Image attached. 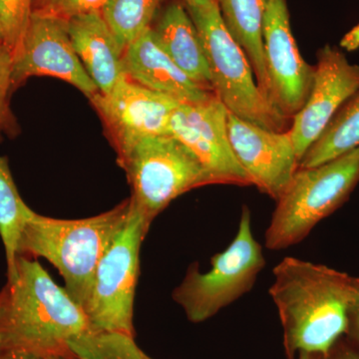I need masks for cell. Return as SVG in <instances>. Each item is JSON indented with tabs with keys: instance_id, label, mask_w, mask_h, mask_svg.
Masks as SVG:
<instances>
[{
	"instance_id": "24",
	"label": "cell",
	"mask_w": 359,
	"mask_h": 359,
	"mask_svg": "<svg viewBox=\"0 0 359 359\" xmlns=\"http://www.w3.org/2000/svg\"><path fill=\"white\" fill-rule=\"evenodd\" d=\"M13 53L0 40V136L15 133V118L9 107V96L13 91Z\"/></svg>"
},
{
	"instance_id": "27",
	"label": "cell",
	"mask_w": 359,
	"mask_h": 359,
	"mask_svg": "<svg viewBox=\"0 0 359 359\" xmlns=\"http://www.w3.org/2000/svg\"><path fill=\"white\" fill-rule=\"evenodd\" d=\"M325 359H359V351L348 339L342 337Z\"/></svg>"
},
{
	"instance_id": "18",
	"label": "cell",
	"mask_w": 359,
	"mask_h": 359,
	"mask_svg": "<svg viewBox=\"0 0 359 359\" xmlns=\"http://www.w3.org/2000/svg\"><path fill=\"white\" fill-rule=\"evenodd\" d=\"M269 1L216 0L224 26L245 51L254 70L257 83L268 101V78L264 65L263 29Z\"/></svg>"
},
{
	"instance_id": "9",
	"label": "cell",
	"mask_w": 359,
	"mask_h": 359,
	"mask_svg": "<svg viewBox=\"0 0 359 359\" xmlns=\"http://www.w3.org/2000/svg\"><path fill=\"white\" fill-rule=\"evenodd\" d=\"M228 114L215 94L203 102L180 103L170 121V135L197 157L212 184L252 186L231 148Z\"/></svg>"
},
{
	"instance_id": "15",
	"label": "cell",
	"mask_w": 359,
	"mask_h": 359,
	"mask_svg": "<svg viewBox=\"0 0 359 359\" xmlns=\"http://www.w3.org/2000/svg\"><path fill=\"white\" fill-rule=\"evenodd\" d=\"M123 65L131 81L181 103L203 102L214 94L180 69L163 50L152 27L127 47L123 53Z\"/></svg>"
},
{
	"instance_id": "8",
	"label": "cell",
	"mask_w": 359,
	"mask_h": 359,
	"mask_svg": "<svg viewBox=\"0 0 359 359\" xmlns=\"http://www.w3.org/2000/svg\"><path fill=\"white\" fill-rule=\"evenodd\" d=\"M131 201L128 217L104 252L83 309L95 332L135 337L134 301L140 248L150 224Z\"/></svg>"
},
{
	"instance_id": "20",
	"label": "cell",
	"mask_w": 359,
	"mask_h": 359,
	"mask_svg": "<svg viewBox=\"0 0 359 359\" xmlns=\"http://www.w3.org/2000/svg\"><path fill=\"white\" fill-rule=\"evenodd\" d=\"M32 212L18 193L7 160L0 157V236L6 249L7 280L15 276L21 231Z\"/></svg>"
},
{
	"instance_id": "33",
	"label": "cell",
	"mask_w": 359,
	"mask_h": 359,
	"mask_svg": "<svg viewBox=\"0 0 359 359\" xmlns=\"http://www.w3.org/2000/svg\"><path fill=\"white\" fill-rule=\"evenodd\" d=\"M51 359H65V358H52Z\"/></svg>"
},
{
	"instance_id": "31",
	"label": "cell",
	"mask_w": 359,
	"mask_h": 359,
	"mask_svg": "<svg viewBox=\"0 0 359 359\" xmlns=\"http://www.w3.org/2000/svg\"><path fill=\"white\" fill-rule=\"evenodd\" d=\"M184 1H185L186 6H204L212 0H184Z\"/></svg>"
},
{
	"instance_id": "4",
	"label": "cell",
	"mask_w": 359,
	"mask_h": 359,
	"mask_svg": "<svg viewBox=\"0 0 359 359\" xmlns=\"http://www.w3.org/2000/svg\"><path fill=\"white\" fill-rule=\"evenodd\" d=\"M359 183V148L311 168H299L264 235L266 249L299 244L314 226L341 207Z\"/></svg>"
},
{
	"instance_id": "29",
	"label": "cell",
	"mask_w": 359,
	"mask_h": 359,
	"mask_svg": "<svg viewBox=\"0 0 359 359\" xmlns=\"http://www.w3.org/2000/svg\"><path fill=\"white\" fill-rule=\"evenodd\" d=\"M22 351H1L0 359H51Z\"/></svg>"
},
{
	"instance_id": "32",
	"label": "cell",
	"mask_w": 359,
	"mask_h": 359,
	"mask_svg": "<svg viewBox=\"0 0 359 359\" xmlns=\"http://www.w3.org/2000/svg\"><path fill=\"white\" fill-rule=\"evenodd\" d=\"M0 301H1V294H0ZM0 353H1V337H0Z\"/></svg>"
},
{
	"instance_id": "7",
	"label": "cell",
	"mask_w": 359,
	"mask_h": 359,
	"mask_svg": "<svg viewBox=\"0 0 359 359\" xmlns=\"http://www.w3.org/2000/svg\"><path fill=\"white\" fill-rule=\"evenodd\" d=\"M117 152L131 200L150 226L172 201L212 184L197 157L171 135L140 139Z\"/></svg>"
},
{
	"instance_id": "5",
	"label": "cell",
	"mask_w": 359,
	"mask_h": 359,
	"mask_svg": "<svg viewBox=\"0 0 359 359\" xmlns=\"http://www.w3.org/2000/svg\"><path fill=\"white\" fill-rule=\"evenodd\" d=\"M186 8L204 46L215 95L229 112L241 119L283 132L287 119L259 89L245 51L224 25L216 0Z\"/></svg>"
},
{
	"instance_id": "10",
	"label": "cell",
	"mask_w": 359,
	"mask_h": 359,
	"mask_svg": "<svg viewBox=\"0 0 359 359\" xmlns=\"http://www.w3.org/2000/svg\"><path fill=\"white\" fill-rule=\"evenodd\" d=\"M263 43L269 103L285 119L294 117L311 93L314 66L302 59L295 43L287 0H269Z\"/></svg>"
},
{
	"instance_id": "2",
	"label": "cell",
	"mask_w": 359,
	"mask_h": 359,
	"mask_svg": "<svg viewBox=\"0 0 359 359\" xmlns=\"http://www.w3.org/2000/svg\"><path fill=\"white\" fill-rule=\"evenodd\" d=\"M0 294L1 351L76 359L69 342L93 332L83 308L28 257L18 256L15 276Z\"/></svg>"
},
{
	"instance_id": "25",
	"label": "cell",
	"mask_w": 359,
	"mask_h": 359,
	"mask_svg": "<svg viewBox=\"0 0 359 359\" xmlns=\"http://www.w3.org/2000/svg\"><path fill=\"white\" fill-rule=\"evenodd\" d=\"M105 0H35L33 13L69 20L80 14L100 11Z\"/></svg>"
},
{
	"instance_id": "26",
	"label": "cell",
	"mask_w": 359,
	"mask_h": 359,
	"mask_svg": "<svg viewBox=\"0 0 359 359\" xmlns=\"http://www.w3.org/2000/svg\"><path fill=\"white\" fill-rule=\"evenodd\" d=\"M346 337L359 351V278H353V295L348 309V327Z\"/></svg>"
},
{
	"instance_id": "6",
	"label": "cell",
	"mask_w": 359,
	"mask_h": 359,
	"mask_svg": "<svg viewBox=\"0 0 359 359\" xmlns=\"http://www.w3.org/2000/svg\"><path fill=\"white\" fill-rule=\"evenodd\" d=\"M264 266L263 247L252 233L250 209L244 207L233 242L212 257L207 273L191 266L174 290V301L191 323H203L249 292Z\"/></svg>"
},
{
	"instance_id": "13",
	"label": "cell",
	"mask_w": 359,
	"mask_h": 359,
	"mask_svg": "<svg viewBox=\"0 0 359 359\" xmlns=\"http://www.w3.org/2000/svg\"><path fill=\"white\" fill-rule=\"evenodd\" d=\"M231 148L241 166L262 193L278 201L299 168L290 131H273L228 114Z\"/></svg>"
},
{
	"instance_id": "17",
	"label": "cell",
	"mask_w": 359,
	"mask_h": 359,
	"mask_svg": "<svg viewBox=\"0 0 359 359\" xmlns=\"http://www.w3.org/2000/svg\"><path fill=\"white\" fill-rule=\"evenodd\" d=\"M152 28L163 50L180 69L196 84L214 93L204 46L186 6L170 4Z\"/></svg>"
},
{
	"instance_id": "21",
	"label": "cell",
	"mask_w": 359,
	"mask_h": 359,
	"mask_svg": "<svg viewBox=\"0 0 359 359\" xmlns=\"http://www.w3.org/2000/svg\"><path fill=\"white\" fill-rule=\"evenodd\" d=\"M161 0H105L101 15L123 52L152 27Z\"/></svg>"
},
{
	"instance_id": "28",
	"label": "cell",
	"mask_w": 359,
	"mask_h": 359,
	"mask_svg": "<svg viewBox=\"0 0 359 359\" xmlns=\"http://www.w3.org/2000/svg\"><path fill=\"white\" fill-rule=\"evenodd\" d=\"M340 46L349 52L359 48V23L344 35V39L340 41Z\"/></svg>"
},
{
	"instance_id": "22",
	"label": "cell",
	"mask_w": 359,
	"mask_h": 359,
	"mask_svg": "<svg viewBox=\"0 0 359 359\" xmlns=\"http://www.w3.org/2000/svg\"><path fill=\"white\" fill-rule=\"evenodd\" d=\"M69 346L76 359H147L134 337L121 332L93 330L71 340Z\"/></svg>"
},
{
	"instance_id": "30",
	"label": "cell",
	"mask_w": 359,
	"mask_h": 359,
	"mask_svg": "<svg viewBox=\"0 0 359 359\" xmlns=\"http://www.w3.org/2000/svg\"><path fill=\"white\" fill-rule=\"evenodd\" d=\"M325 355L320 353H301L297 359H325Z\"/></svg>"
},
{
	"instance_id": "1",
	"label": "cell",
	"mask_w": 359,
	"mask_h": 359,
	"mask_svg": "<svg viewBox=\"0 0 359 359\" xmlns=\"http://www.w3.org/2000/svg\"><path fill=\"white\" fill-rule=\"evenodd\" d=\"M353 278L297 257L276 264L269 295L282 323L287 358L301 353L327 355L346 337Z\"/></svg>"
},
{
	"instance_id": "12",
	"label": "cell",
	"mask_w": 359,
	"mask_h": 359,
	"mask_svg": "<svg viewBox=\"0 0 359 359\" xmlns=\"http://www.w3.org/2000/svg\"><path fill=\"white\" fill-rule=\"evenodd\" d=\"M359 89V66L351 65L339 49L327 46L318 54L313 87L290 131L299 162L347 99Z\"/></svg>"
},
{
	"instance_id": "34",
	"label": "cell",
	"mask_w": 359,
	"mask_h": 359,
	"mask_svg": "<svg viewBox=\"0 0 359 359\" xmlns=\"http://www.w3.org/2000/svg\"><path fill=\"white\" fill-rule=\"evenodd\" d=\"M147 359H153V358H149V356L147 355Z\"/></svg>"
},
{
	"instance_id": "11",
	"label": "cell",
	"mask_w": 359,
	"mask_h": 359,
	"mask_svg": "<svg viewBox=\"0 0 359 359\" xmlns=\"http://www.w3.org/2000/svg\"><path fill=\"white\" fill-rule=\"evenodd\" d=\"M13 58V90L29 77L50 76L72 85L89 100L99 93L74 50L67 20L33 13Z\"/></svg>"
},
{
	"instance_id": "23",
	"label": "cell",
	"mask_w": 359,
	"mask_h": 359,
	"mask_svg": "<svg viewBox=\"0 0 359 359\" xmlns=\"http://www.w3.org/2000/svg\"><path fill=\"white\" fill-rule=\"evenodd\" d=\"M35 0H0V35L14 53L29 25Z\"/></svg>"
},
{
	"instance_id": "16",
	"label": "cell",
	"mask_w": 359,
	"mask_h": 359,
	"mask_svg": "<svg viewBox=\"0 0 359 359\" xmlns=\"http://www.w3.org/2000/svg\"><path fill=\"white\" fill-rule=\"evenodd\" d=\"M68 33L78 57L99 93L106 95L126 78L123 52L100 11L67 20Z\"/></svg>"
},
{
	"instance_id": "3",
	"label": "cell",
	"mask_w": 359,
	"mask_h": 359,
	"mask_svg": "<svg viewBox=\"0 0 359 359\" xmlns=\"http://www.w3.org/2000/svg\"><path fill=\"white\" fill-rule=\"evenodd\" d=\"M130 208L128 199L110 211L80 219L49 218L33 211L21 231L18 256L43 257L53 264L68 294L83 308L97 266Z\"/></svg>"
},
{
	"instance_id": "19",
	"label": "cell",
	"mask_w": 359,
	"mask_h": 359,
	"mask_svg": "<svg viewBox=\"0 0 359 359\" xmlns=\"http://www.w3.org/2000/svg\"><path fill=\"white\" fill-rule=\"evenodd\" d=\"M359 148V89L337 111L311 148L299 168H311L327 163Z\"/></svg>"
},
{
	"instance_id": "35",
	"label": "cell",
	"mask_w": 359,
	"mask_h": 359,
	"mask_svg": "<svg viewBox=\"0 0 359 359\" xmlns=\"http://www.w3.org/2000/svg\"><path fill=\"white\" fill-rule=\"evenodd\" d=\"M0 40H2V39H1V35H0Z\"/></svg>"
},
{
	"instance_id": "14",
	"label": "cell",
	"mask_w": 359,
	"mask_h": 359,
	"mask_svg": "<svg viewBox=\"0 0 359 359\" xmlns=\"http://www.w3.org/2000/svg\"><path fill=\"white\" fill-rule=\"evenodd\" d=\"M109 129L117 151L147 137L170 135V121L180 103L124 78L110 93L90 99Z\"/></svg>"
}]
</instances>
